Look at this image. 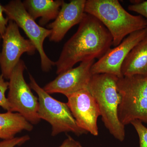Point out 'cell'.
I'll list each match as a JSON object with an SVG mask.
<instances>
[{
  "instance_id": "1",
  "label": "cell",
  "mask_w": 147,
  "mask_h": 147,
  "mask_svg": "<svg viewBox=\"0 0 147 147\" xmlns=\"http://www.w3.org/2000/svg\"><path fill=\"white\" fill-rule=\"evenodd\" d=\"M113 45V37L106 27L94 16L85 13L77 31L64 45L55 62L59 74L73 68L77 63L100 59Z\"/></svg>"
},
{
  "instance_id": "2",
  "label": "cell",
  "mask_w": 147,
  "mask_h": 147,
  "mask_svg": "<svg viewBox=\"0 0 147 147\" xmlns=\"http://www.w3.org/2000/svg\"><path fill=\"white\" fill-rule=\"evenodd\" d=\"M85 12L97 18L108 29L115 47L127 36L147 27V19L129 13L117 0H87Z\"/></svg>"
},
{
  "instance_id": "3",
  "label": "cell",
  "mask_w": 147,
  "mask_h": 147,
  "mask_svg": "<svg viewBox=\"0 0 147 147\" xmlns=\"http://www.w3.org/2000/svg\"><path fill=\"white\" fill-rule=\"evenodd\" d=\"M117 76L109 74L92 75L88 85L100 111L104 125L120 142L125 139V128L119 120L118 110L121 98L117 89Z\"/></svg>"
},
{
  "instance_id": "4",
  "label": "cell",
  "mask_w": 147,
  "mask_h": 147,
  "mask_svg": "<svg viewBox=\"0 0 147 147\" xmlns=\"http://www.w3.org/2000/svg\"><path fill=\"white\" fill-rule=\"evenodd\" d=\"M117 89L121 99L119 120L125 125L139 120L147 123V76L134 75L119 78Z\"/></svg>"
},
{
  "instance_id": "5",
  "label": "cell",
  "mask_w": 147,
  "mask_h": 147,
  "mask_svg": "<svg viewBox=\"0 0 147 147\" xmlns=\"http://www.w3.org/2000/svg\"><path fill=\"white\" fill-rule=\"evenodd\" d=\"M30 86L38 96V115L40 119L46 121L52 127L53 137L63 132H71L77 136L88 133L76 123L67 103L55 99L37 83L29 74Z\"/></svg>"
},
{
  "instance_id": "6",
  "label": "cell",
  "mask_w": 147,
  "mask_h": 147,
  "mask_svg": "<svg viewBox=\"0 0 147 147\" xmlns=\"http://www.w3.org/2000/svg\"><path fill=\"white\" fill-rule=\"evenodd\" d=\"M26 68L24 61L20 60L9 79L7 98L10 112L19 113L32 124H36L41 120L38 115V98L32 93L24 79Z\"/></svg>"
},
{
  "instance_id": "7",
  "label": "cell",
  "mask_w": 147,
  "mask_h": 147,
  "mask_svg": "<svg viewBox=\"0 0 147 147\" xmlns=\"http://www.w3.org/2000/svg\"><path fill=\"white\" fill-rule=\"evenodd\" d=\"M3 8L4 12L9 20L14 21L19 28L24 31L38 51L42 71L45 72L50 71L55 65V62L46 55L43 48V42L47 37L50 36L51 30L37 24L28 13L23 2L20 0L11 1L3 5Z\"/></svg>"
},
{
  "instance_id": "8",
  "label": "cell",
  "mask_w": 147,
  "mask_h": 147,
  "mask_svg": "<svg viewBox=\"0 0 147 147\" xmlns=\"http://www.w3.org/2000/svg\"><path fill=\"white\" fill-rule=\"evenodd\" d=\"M2 48L0 52V67L5 79H9L13 69L25 53L34 55L36 51L31 41L21 35L19 27L14 21L9 20L5 33L2 37Z\"/></svg>"
},
{
  "instance_id": "9",
  "label": "cell",
  "mask_w": 147,
  "mask_h": 147,
  "mask_svg": "<svg viewBox=\"0 0 147 147\" xmlns=\"http://www.w3.org/2000/svg\"><path fill=\"white\" fill-rule=\"evenodd\" d=\"M147 34V27L129 35L119 45L110 48L92 66V75L109 74L118 78L123 77L121 68L124 61L133 47L144 39Z\"/></svg>"
},
{
  "instance_id": "10",
  "label": "cell",
  "mask_w": 147,
  "mask_h": 147,
  "mask_svg": "<svg viewBox=\"0 0 147 147\" xmlns=\"http://www.w3.org/2000/svg\"><path fill=\"white\" fill-rule=\"evenodd\" d=\"M67 105L78 126L94 136L98 135V118L100 111L93 96L87 89L66 96Z\"/></svg>"
},
{
  "instance_id": "11",
  "label": "cell",
  "mask_w": 147,
  "mask_h": 147,
  "mask_svg": "<svg viewBox=\"0 0 147 147\" xmlns=\"http://www.w3.org/2000/svg\"><path fill=\"white\" fill-rule=\"evenodd\" d=\"M94 63V59L82 62L77 67L59 74L56 79L46 84L43 89L50 94L60 93L67 96L87 89L92 76L91 67Z\"/></svg>"
},
{
  "instance_id": "12",
  "label": "cell",
  "mask_w": 147,
  "mask_h": 147,
  "mask_svg": "<svg viewBox=\"0 0 147 147\" xmlns=\"http://www.w3.org/2000/svg\"><path fill=\"white\" fill-rule=\"evenodd\" d=\"M86 0H72L64 3L55 21L47 25L51 30L49 39L51 42H60L68 31L81 23L85 14Z\"/></svg>"
},
{
  "instance_id": "13",
  "label": "cell",
  "mask_w": 147,
  "mask_h": 147,
  "mask_svg": "<svg viewBox=\"0 0 147 147\" xmlns=\"http://www.w3.org/2000/svg\"><path fill=\"white\" fill-rule=\"evenodd\" d=\"M121 71L123 76H147V34L127 55Z\"/></svg>"
},
{
  "instance_id": "14",
  "label": "cell",
  "mask_w": 147,
  "mask_h": 147,
  "mask_svg": "<svg viewBox=\"0 0 147 147\" xmlns=\"http://www.w3.org/2000/svg\"><path fill=\"white\" fill-rule=\"evenodd\" d=\"M64 2L63 0H25L23 2L28 13L34 20L40 17V26L56 19Z\"/></svg>"
},
{
  "instance_id": "15",
  "label": "cell",
  "mask_w": 147,
  "mask_h": 147,
  "mask_svg": "<svg viewBox=\"0 0 147 147\" xmlns=\"http://www.w3.org/2000/svg\"><path fill=\"white\" fill-rule=\"evenodd\" d=\"M32 124L19 113L10 111L0 113V139L9 140L21 131H31Z\"/></svg>"
},
{
  "instance_id": "16",
  "label": "cell",
  "mask_w": 147,
  "mask_h": 147,
  "mask_svg": "<svg viewBox=\"0 0 147 147\" xmlns=\"http://www.w3.org/2000/svg\"><path fill=\"white\" fill-rule=\"evenodd\" d=\"M139 136V147H147V128L139 120L132 121L131 123Z\"/></svg>"
},
{
  "instance_id": "17",
  "label": "cell",
  "mask_w": 147,
  "mask_h": 147,
  "mask_svg": "<svg viewBox=\"0 0 147 147\" xmlns=\"http://www.w3.org/2000/svg\"><path fill=\"white\" fill-rule=\"evenodd\" d=\"M8 86L9 82L5 81L3 76L1 74H0V107L7 111H10V106L5 95Z\"/></svg>"
},
{
  "instance_id": "18",
  "label": "cell",
  "mask_w": 147,
  "mask_h": 147,
  "mask_svg": "<svg viewBox=\"0 0 147 147\" xmlns=\"http://www.w3.org/2000/svg\"><path fill=\"white\" fill-rule=\"evenodd\" d=\"M28 135H25L19 137H14L9 140H3L0 142V147H15L19 146L30 140Z\"/></svg>"
},
{
  "instance_id": "19",
  "label": "cell",
  "mask_w": 147,
  "mask_h": 147,
  "mask_svg": "<svg viewBox=\"0 0 147 147\" xmlns=\"http://www.w3.org/2000/svg\"><path fill=\"white\" fill-rule=\"evenodd\" d=\"M129 10L139 13L147 20V1H142L139 3L130 5L128 7Z\"/></svg>"
},
{
  "instance_id": "20",
  "label": "cell",
  "mask_w": 147,
  "mask_h": 147,
  "mask_svg": "<svg viewBox=\"0 0 147 147\" xmlns=\"http://www.w3.org/2000/svg\"><path fill=\"white\" fill-rule=\"evenodd\" d=\"M3 13V6L0 3V35L2 37L5 33L9 21L7 17H4Z\"/></svg>"
},
{
  "instance_id": "21",
  "label": "cell",
  "mask_w": 147,
  "mask_h": 147,
  "mask_svg": "<svg viewBox=\"0 0 147 147\" xmlns=\"http://www.w3.org/2000/svg\"><path fill=\"white\" fill-rule=\"evenodd\" d=\"M59 147H84L80 142L74 140L69 135L63 142Z\"/></svg>"
},
{
  "instance_id": "22",
  "label": "cell",
  "mask_w": 147,
  "mask_h": 147,
  "mask_svg": "<svg viewBox=\"0 0 147 147\" xmlns=\"http://www.w3.org/2000/svg\"><path fill=\"white\" fill-rule=\"evenodd\" d=\"M2 39V36L0 35V42H1V40Z\"/></svg>"
},
{
  "instance_id": "23",
  "label": "cell",
  "mask_w": 147,
  "mask_h": 147,
  "mask_svg": "<svg viewBox=\"0 0 147 147\" xmlns=\"http://www.w3.org/2000/svg\"></svg>"
}]
</instances>
